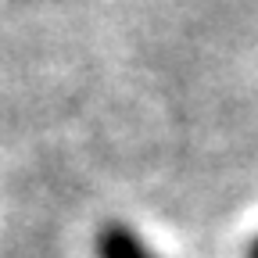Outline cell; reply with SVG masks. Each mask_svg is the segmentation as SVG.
<instances>
[{"label":"cell","instance_id":"6da1fadb","mask_svg":"<svg viewBox=\"0 0 258 258\" xmlns=\"http://www.w3.org/2000/svg\"><path fill=\"white\" fill-rule=\"evenodd\" d=\"M97 251H101V258H154L125 226H108L97 240Z\"/></svg>","mask_w":258,"mask_h":258},{"label":"cell","instance_id":"7a4b0ae2","mask_svg":"<svg viewBox=\"0 0 258 258\" xmlns=\"http://www.w3.org/2000/svg\"><path fill=\"white\" fill-rule=\"evenodd\" d=\"M247 258H258V240L251 244V251H247Z\"/></svg>","mask_w":258,"mask_h":258}]
</instances>
